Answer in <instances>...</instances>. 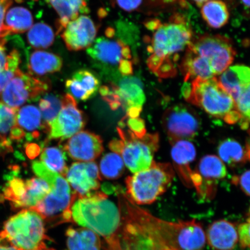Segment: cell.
I'll return each mask as SVG.
<instances>
[{
    "label": "cell",
    "mask_w": 250,
    "mask_h": 250,
    "mask_svg": "<svg viewBox=\"0 0 250 250\" xmlns=\"http://www.w3.org/2000/svg\"><path fill=\"white\" fill-rule=\"evenodd\" d=\"M195 146L189 141H180L172 145L171 157L173 168L184 186L192 188L193 171L190 165L196 157Z\"/></svg>",
    "instance_id": "d6986e66"
},
{
    "label": "cell",
    "mask_w": 250,
    "mask_h": 250,
    "mask_svg": "<svg viewBox=\"0 0 250 250\" xmlns=\"http://www.w3.org/2000/svg\"><path fill=\"white\" fill-rule=\"evenodd\" d=\"M20 62V55L17 50H13L7 55L5 68L0 72V93L13 79L17 71L20 69L19 65Z\"/></svg>",
    "instance_id": "d590c367"
},
{
    "label": "cell",
    "mask_w": 250,
    "mask_h": 250,
    "mask_svg": "<svg viewBox=\"0 0 250 250\" xmlns=\"http://www.w3.org/2000/svg\"><path fill=\"white\" fill-rule=\"evenodd\" d=\"M109 86L120 98L126 117H139L146 102L143 83L139 78L132 76L121 77L116 83H111Z\"/></svg>",
    "instance_id": "5bb4252c"
},
{
    "label": "cell",
    "mask_w": 250,
    "mask_h": 250,
    "mask_svg": "<svg viewBox=\"0 0 250 250\" xmlns=\"http://www.w3.org/2000/svg\"><path fill=\"white\" fill-rule=\"evenodd\" d=\"M70 223L88 228L102 237L105 250H124L121 237L120 208L105 193L96 192L77 198L71 208Z\"/></svg>",
    "instance_id": "7a4b0ae2"
},
{
    "label": "cell",
    "mask_w": 250,
    "mask_h": 250,
    "mask_svg": "<svg viewBox=\"0 0 250 250\" xmlns=\"http://www.w3.org/2000/svg\"><path fill=\"white\" fill-rule=\"evenodd\" d=\"M26 193L20 205V208H32L51 191V187L41 178H32L25 182Z\"/></svg>",
    "instance_id": "83f0119b"
},
{
    "label": "cell",
    "mask_w": 250,
    "mask_h": 250,
    "mask_svg": "<svg viewBox=\"0 0 250 250\" xmlns=\"http://www.w3.org/2000/svg\"><path fill=\"white\" fill-rule=\"evenodd\" d=\"M243 4L250 8V0H241Z\"/></svg>",
    "instance_id": "f907efd6"
},
{
    "label": "cell",
    "mask_w": 250,
    "mask_h": 250,
    "mask_svg": "<svg viewBox=\"0 0 250 250\" xmlns=\"http://www.w3.org/2000/svg\"><path fill=\"white\" fill-rule=\"evenodd\" d=\"M227 175L226 165L220 158L214 155L203 156L191 177L192 186L199 198L204 201L213 199L219 182Z\"/></svg>",
    "instance_id": "8fae6325"
},
{
    "label": "cell",
    "mask_w": 250,
    "mask_h": 250,
    "mask_svg": "<svg viewBox=\"0 0 250 250\" xmlns=\"http://www.w3.org/2000/svg\"><path fill=\"white\" fill-rule=\"evenodd\" d=\"M12 0H0V39L1 38L2 32L4 29V20L5 12L10 7Z\"/></svg>",
    "instance_id": "7bdbcfd3"
},
{
    "label": "cell",
    "mask_w": 250,
    "mask_h": 250,
    "mask_svg": "<svg viewBox=\"0 0 250 250\" xmlns=\"http://www.w3.org/2000/svg\"><path fill=\"white\" fill-rule=\"evenodd\" d=\"M27 67L31 76H42L61 71L62 60L53 53L36 51L28 56Z\"/></svg>",
    "instance_id": "603a6c76"
},
{
    "label": "cell",
    "mask_w": 250,
    "mask_h": 250,
    "mask_svg": "<svg viewBox=\"0 0 250 250\" xmlns=\"http://www.w3.org/2000/svg\"><path fill=\"white\" fill-rule=\"evenodd\" d=\"M26 154L30 159H34L38 156L40 152V148L36 144H29L26 146Z\"/></svg>",
    "instance_id": "f6af8a7d"
},
{
    "label": "cell",
    "mask_w": 250,
    "mask_h": 250,
    "mask_svg": "<svg viewBox=\"0 0 250 250\" xmlns=\"http://www.w3.org/2000/svg\"><path fill=\"white\" fill-rule=\"evenodd\" d=\"M218 80L234 101L243 87L250 83V68L241 64L229 67Z\"/></svg>",
    "instance_id": "d4e9b609"
},
{
    "label": "cell",
    "mask_w": 250,
    "mask_h": 250,
    "mask_svg": "<svg viewBox=\"0 0 250 250\" xmlns=\"http://www.w3.org/2000/svg\"><path fill=\"white\" fill-rule=\"evenodd\" d=\"M248 131L249 134V139L248 140V144H247L246 148H245V150L246 153L247 159H248V160H249L250 162V128L248 130Z\"/></svg>",
    "instance_id": "7dc6e473"
},
{
    "label": "cell",
    "mask_w": 250,
    "mask_h": 250,
    "mask_svg": "<svg viewBox=\"0 0 250 250\" xmlns=\"http://www.w3.org/2000/svg\"><path fill=\"white\" fill-rule=\"evenodd\" d=\"M101 83L96 75L87 70L75 73L65 82V88L75 99L86 101L98 91Z\"/></svg>",
    "instance_id": "ffe728a7"
},
{
    "label": "cell",
    "mask_w": 250,
    "mask_h": 250,
    "mask_svg": "<svg viewBox=\"0 0 250 250\" xmlns=\"http://www.w3.org/2000/svg\"><path fill=\"white\" fill-rule=\"evenodd\" d=\"M64 151L71 159L81 162H91L104 151L101 137L89 131H81L65 144Z\"/></svg>",
    "instance_id": "e0dca14e"
},
{
    "label": "cell",
    "mask_w": 250,
    "mask_h": 250,
    "mask_svg": "<svg viewBox=\"0 0 250 250\" xmlns=\"http://www.w3.org/2000/svg\"><path fill=\"white\" fill-rule=\"evenodd\" d=\"M15 1L17 2H21L23 1V0H15ZM35 1H37V0H35Z\"/></svg>",
    "instance_id": "f5cc1de1"
},
{
    "label": "cell",
    "mask_w": 250,
    "mask_h": 250,
    "mask_svg": "<svg viewBox=\"0 0 250 250\" xmlns=\"http://www.w3.org/2000/svg\"><path fill=\"white\" fill-rule=\"evenodd\" d=\"M26 193V183L21 179L14 178L9 181L4 190V198L11 202L15 208H20L21 201Z\"/></svg>",
    "instance_id": "e575fe53"
},
{
    "label": "cell",
    "mask_w": 250,
    "mask_h": 250,
    "mask_svg": "<svg viewBox=\"0 0 250 250\" xmlns=\"http://www.w3.org/2000/svg\"><path fill=\"white\" fill-rule=\"evenodd\" d=\"M49 89L46 81L37 79L19 69L2 94V101L9 107L18 108L28 100L38 98Z\"/></svg>",
    "instance_id": "4fadbf2b"
},
{
    "label": "cell",
    "mask_w": 250,
    "mask_h": 250,
    "mask_svg": "<svg viewBox=\"0 0 250 250\" xmlns=\"http://www.w3.org/2000/svg\"><path fill=\"white\" fill-rule=\"evenodd\" d=\"M218 152L221 160L230 167H236L248 161L246 150L233 139H227L222 142L218 146Z\"/></svg>",
    "instance_id": "f1b7e54d"
},
{
    "label": "cell",
    "mask_w": 250,
    "mask_h": 250,
    "mask_svg": "<svg viewBox=\"0 0 250 250\" xmlns=\"http://www.w3.org/2000/svg\"><path fill=\"white\" fill-rule=\"evenodd\" d=\"M65 236L68 250H101V237L88 228H68Z\"/></svg>",
    "instance_id": "cb8c5ba5"
},
{
    "label": "cell",
    "mask_w": 250,
    "mask_h": 250,
    "mask_svg": "<svg viewBox=\"0 0 250 250\" xmlns=\"http://www.w3.org/2000/svg\"><path fill=\"white\" fill-rule=\"evenodd\" d=\"M5 43V39H0V72L4 70L7 62V55H6Z\"/></svg>",
    "instance_id": "ee69618b"
},
{
    "label": "cell",
    "mask_w": 250,
    "mask_h": 250,
    "mask_svg": "<svg viewBox=\"0 0 250 250\" xmlns=\"http://www.w3.org/2000/svg\"><path fill=\"white\" fill-rule=\"evenodd\" d=\"M18 111V108L8 107L0 102V139L5 140V134L16 126Z\"/></svg>",
    "instance_id": "74e56055"
},
{
    "label": "cell",
    "mask_w": 250,
    "mask_h": 250,
    "mask_svg": "<svg viewBox=\"0 0 250 250\" xmlns=\"http://www.w3.org/2000/svg\"><path fill=\"white\" fill-rule=\"evenodd\" d=\"M25 136L23 130L16 125L12 128L10 133V139L13 140H20L23 139Z\"/></svg>",
    "instance_id": "bcb514c9"
},
{
    "label": "cell",
    "mask_w": 250,
    "mask_h": 250,
    "mask_svg": "<svg viewBox=\"0 0 250 250\" xmlns=\"http://www.w3.org/2000/svg\"><path fill=\"white\" fill-rule=\"evenodd\" d=\"M234 102L240 115L239 124L243 130L250 128V83L243 87Z\"/></svg>",
    "instance_id": "d6a6232c"
},
{
    "label": "cell",
    "mask_w": 250,
    "mask_h": 250,
    "mask_svg": "<svg viewBox=\"0 0 250 250\" xmlns=\"http://www.w3.org/2000/svg\"><path fill=\"white\" fill-rule=\"evenodd\" d=\"M38 250H56L52 249V248H47L46 245H45L44 246H43L42 248H40Z\"/></svg>",
    "instance_id": "816d5d0a"
},
{
    "label": "cell",
    "mask_w": 250,
    "mask_h": 250,
    "mask_svg": "<svg viewBox=\"0 0 250 250\" xmlns=\"http://www.w3.org/2000/svg\"><path fill=\"white\" fill-rule=\"evenodd\" d=\"M100 169L105 179H118L124 173V162L121 156L117 153H109L102 159Z\"/></svg>",
    "instance_id": "1f68e13d"
},
{
    "label": "cell",
    "mask_w": 250,
    "mask_h": 250,
    "mask_svg": "<svg viewBox=\"0 0 250 250\" xmlns=\"http://www.w3.org/2000/svg\"><path fill=\"white\" fill-rule=\"evenodd\" d=\"M33 23L32 14L27 9L12 8L6 14L1 38L12 34L23 33L31 29Z\"/></svg>",
    "instance_id": "484cf974"
},
{
    "label": "cell",
    "mask_w": 250,
    "mask_h": 250,
    "mask_svg": "<svg viewBox=\"0 0 250 250\" xmlns=\"http://www.w3.org/2000/svg\"><path fill=\"white\" fill-rule=\"evenodd\" d=\"M232 183L240 187L247 195L250 196V170L245 173L233 177Z\"/></svg>",
    "instance_id": "b9f144b4"
},
{
    "label": "cell",
    "mask_w": 250,
    "mask_h": 250,
    "mask_svg": "<svg viewBox=\"0 0 250 250\" xmlns=\"http://www.w3.org/2000/svg\"><path fill=\"white\" fill-rule=\"evenodd\" d=\"M98 31V26L90 18L81 15L66 25L61 37L69 51H79L92 45Z\"/></svg>",
    "instance_id": "2e32d148"
},
{
    "label": "cell",
    "mask_w": 250,
    "mask_h": 250,
    "mask_svg": "<svg viewBox=\"0 0 250 250\" xmlns=\"http://www.w3.org/2000/svg\"><path fill=\"white\" fill-rule=\"evenodd\" d=\"M40 159L41 162L49 170L65 176L68 168L65 152L62 149L56 146L45 148L43 150Z\"/></svg>",
    "instance_id": "f546056e"
},
{
    "label": "cell",
    "mask_w": 250,
    "mask_h": 250,
    "mask_svg": "<svg viewBox=\"0 0 250 250\" xmlns=\"http://www.w3.org/2000/svg\"><path fill=\"white\" fill-rule=\"evenodd\" d=\"M175 176L169 163L153 162L147 169L126 178L127 198L136 205H150L170 187Z\"/></svg>",
    "instance_id": "5b68a950"
},
{
    "label": "cell",
    "mask_w": 250,
    "mask_h": 250,
    "mask_svg": "<svg viewBox=\"0 0 250 250\" xmlns=\"http://www.w3.org/2000/svg\"><path fill=\"white\" fill-rule=\"evenodd\" d=\"M180 64L184 83H189L195 80H208L215 77V74L210 63L204 58L198 55L190 49H186Z\"/></svg>",
    "instance_id": "44dd1931"
},
{
    "label": "cell",
    "mask_w": 250,
    "mask_h": 250,
    "mask_svg": "<svg viewBox=\"0 0 250 250\" xmlns=\"http://www.w3.org/2000/svg\"><path fill=\"white\" fill-rule=\"evenodd\" d=\"M248 215H249V217H250V208H249V211Z\"/></svg>",
    "instance_id": "db71d44e"
},
{
    "label": "cell",
    "mask_w": 250,
    "mask_h": 250,
    "mask_svg": "<svg viewBox=\"0 0 250 250\" xmlns=\"http://www.w3.org/2000/svg\"><path fill=\"white\" fill-rule=\"evenodd\" d=\"M62 100L58 115L48 125L49 139L64 140L80 132L86 123L83 112L78 107L76 99L66 94Z\"/></svg>",
    "instance_id": "7c38bea8"
},
{
    "label": "cell",
    "mask_w": 250,
    "mask_h": 250,
    "mask_svg": "<svg viewBox=\"0 0 250 250\" xmlns=\"http://www.w3.org/2000/svg\"><path fill=\"white\" fill-rule=\"evenodd\" d=\"M162 126L172 146L180 141L194 138L199 130V117L189 106L175 105L164 112Z\"/></svg>",
    "instance_id": "30bf717a"
},
{
    "label": "cell",
    "mask_w": 250,
    "mask_h": 250,
    "mask_svg": "<svg viewBox=\"0 0 250 250\" xmlns=\"http://www.w3.org/2000/svg\"><path fill=\"white\" fill-rule=\"evenodd\" d=\"M191 1L196 3L197 5L201 6L206 2L209 1V0H191Z\"/></svg>",
    "instance_id": "c3c4849f"
},
{
    "label": "cell",
    "mask_w": 250,
    "mask_h": 250,
    "mask_svg": "<svg viewBox=\"0 0 250 250\" xmlns=\"http://www.w3.org/2000/svg\"><path fill=\"white\" fill-rule=\"evenodd\" d=\"M201 7L203 20L211 28L220 29L229 21V12L227 6L221 0H209Z\"/></svg>",
    "instance_id": "4316f807"
},
{
    "label": "cell",
    "mask_w": 250,
    "mask_h": 250,
    "mask_svg": "<svg viewBox=\"0 0 250 250\" xmlns=\"http://www.w3.org/2000/svg\"><path fill=\"white\" fill-rule=\"evenodd\" d=\"M112 28L106 30V37L96 39L87 49V54L97 67L108 73H116L121 77L133 74L132 56L130 46L121 39H114Z\"/></svg>",
    "instance_id": "8992f818"
},
{
    "label": "cell",
    "mask_w": 250,
    "mask_h": 250,
    "mask_svg": "<svg viewBox=\"0 0 250 250\" xmlns=\"http://www.w3.org/2000/svg\"><path fill=\"white\" fill-rule=\"evenodd\" d=\"M50 240L44 220L31 208L23 209L9 218L0 232V246L17 250H38Z\"/></svg>",
    "instance_id": "277c9868"
},
{
    "label": "cell",
    "mask_w": 250,
    "mask_h": 250,
    "mask_svg": "<svg viewBox=\"0 0 250 250\" xmlns=\"http://www.w3.org/2000/svg\"><path fill=\"white\" fill-rule=\"evenodd\" d=\"M111 4L126 12L139 11L142 7L144 0H109Z\"/></svg>",
    "instance_id": "ab89813d"
},
{
    "label": "cell",
    "mask_w": 250,
    "mask_h": 250,
    "mask_svg": "<svg viewBox=\"0 0 250 250\" xmlns=\"http://www.w3.org/2000/svg\"><path fill=\"white\" fill-rule=\"evenodd\" d=\"M190 49L207 60L216 76L226 71L236 56L232 42L220 35H205L192 41Z\"/></svg>",
    "instance_id": "9c48e42d"
},
{
    "label": "cell",
    "mask_w": 250,
    "mask_h": 250,
    "mask_svg": "<svg viewBox=\"0 0 250 250\" xmlns=\"http://www.w3.org/2000/svg\"><path fill=\"white\" fill-rule=\"evenodd\" d=\"M0 250H17L11 246H0Z\"/></svg>",
    "instance_id": "681fc988"
},
{
    "label": "cell",
    "mask_w": 250,
    "mask_h": 250,
    "mask_svg": "<svg viewBox=\"0 0 250 250\" xmlns=\"http://www.w3.org/2000/svg\"><path fill=\"white\" fill-rule=\"evenodd\" d=\"M145 26L152 31L146 37L149 54L146 61L149 69L161 78L173 77L177 73L180 54L192 42V30L185 17L181 14L172 16L167 22L158 20L146 21Z\"/></svg>",
    "instance_id": "6da1fadb"
},
{
    "label": "cell",
    "mask_w": 250,
    "mask_h": 250,
    "mask_svg": "<svg viewBox=\"0 0 250 250\" xmlns=\"http://www.w3.org/2000/svg\"><path fill=\"white\" fill-rule=\"evenodd\" d=\"M239 243L243 249H250V217L237 227Z\"/></svg>",
    "instance_id": "f35d334b"
},
{
    "label": "cell",
    "mask_w": 250,
    "mask_h": 250,
    "mask_svg": "<svg viewBox=\"0 0 250 250\" xmlns=\"http://www.w3.org/2000/svg\"><path fill=\"white\" fill-rule=\"evenodd\" d=\"M17 120L18 124L24 129L33 131L40 126L42 114L35 106L27 105L19 111Z\"/></svg>",
    "instance_id": "836d02e7"
},
{
    "label": "cell",
    "mask_w": 250,
    "mask_h": 250,
    "mask_svg": "<svg viewBox=\"0 0 250 250\" xmlns=\"http://www.w3.org/2000/svg\"><path fill=\"white\" fill-rule=\"evenodd\" d=\"M65 177L76 193L77 198L93 194L101 186L98 166L94 162L72 164Z\"/></svg>",
    "instance_id": "9a60e30c"
},
{
    "label": "cell",
    "mask_w": 250,
    "mask_h": 250,
    "mask_svg": "<svg viewBox=\"0 0 250 250\" xmlns=\"http://www.w3.org/2000/svg\"><path fill=\"white\" fill-rule=\"evenodd\" d=\"M55 9L59 16L56 26L57 33H62L70 21L76 20L80 14L89 13L86 0H45Z\"/></svg>",
    "instance_id": "7402d4cb"
},
{
    "label": "cell",
    "mask_w": 250,
    "mask_h": 250,
    "mask_svg": "<svg viewBox=\"0 0 250 250\" xmlns=\"http://www.w3.org/2000/svg\"><path fill=\"white\" fill-rule=\"evenodd\" d=\"M181 91L187 102L211 116L228 124L239 123L240 115L236 103L216 78L184 83Z\"/></svg>",
    "instance_id": "3957f363"
},
{
    "label": "cell",
    "mask_w": 250,
    "mask_h": 250,
    "mask_svg": "<svg viewBox=\"0 0 250 250\" xmlns=\"http://www.w3.org/2000/svg\"><path fill=\"white\" fill-rule=\"evenodd\" d=\"M127 125L130 132L137 137H142L146 134L145 121L139 117L128 119Z\"/></svg>",
    "instance_id": "60d3db41"
},
{
    "label": "cell",
    "mask_w": 250,
    "mask_h": 250,
    "mask_svg": "<svg viewBox=\"0 0 250 250\" xmlns=\"http://www.w3.org/2000/svg\"><path fill=\"white\" fill-rule=\"evenodd\" d=\"M39 106L43 120L48 126L61 111L62 100L52 94H49L41 99Z\"/></svg>",
    "instance_id": "8d00e7d4"
},
{
    "label": "cell",
    "mask_w": 250,
    "mask_h": 250,
    "mask_svg": "<svg viewBox=\"0 0 250 250\" xmlns=\"http://www.w3.org/2000/svg\"><path fill=\"white\" fill-rule=\"evenodd\" d=\"M205 234L206 242L214 250H233L239 242L237 227L227 220L214 221Z\"/></svg>",
    "instance_id": "ac0fdd59"
},
{
    "label": "cell",
    "mask_w": 250,
    "mask_h": 250,
    "mask_svg": "<svg viewBox=\"0 0 250 250\" xmlns=\"http://www.w3.org/2000/svg\"><path fill=\"white\" fill-rule=\"evenodd\" d=\"M30 44L36 49H45L51 46L55 40V33L48 24L39 23L34 24L27 34Z\"/></svg>",
    "instance_id": "4dcf8cb0"
},
{
    "label": "cell",
    "mask_w": 250,
    "mask_h": 250,
    "mask_svg": "<svg viewBox=\"0 0 250 250\" xmlns=\"http://www.w3.org/2000/svg\"><path fill=\"white\" fill-rule=\"evenodd\" d=\"M120 139L111 141L109 147L112 152L121 156L126 167L132 173L147 169L151 167L159 146L158 133L146 134L137 137L128 130L117 127Z\"/></svg>",
    "instance_id": "52a82bcc"
},
{
    "label": "cell",
    "mask_w": 250,
    "mask_h": 250,
    "mask_svg": "<svg viewBox=\"0 0 250 250\" xmlns=\"http://www.w3.org/2000/svg\"><path fill=\"white\" fill-rule=\"evenodd\" d=\"M42 179L51 187V191L35 207V210L47 223L56 225L70 223L71 208L78 197L72 191L68 181L62 175L48 170Z\"/></svg>",
    "instance_id": "ba28073f"
}]
</instances>
